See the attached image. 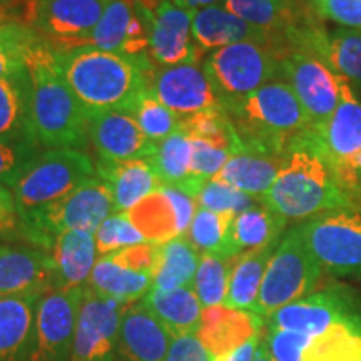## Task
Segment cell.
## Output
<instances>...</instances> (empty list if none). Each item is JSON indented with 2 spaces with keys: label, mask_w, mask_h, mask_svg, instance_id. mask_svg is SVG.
Here are the masks:
<instances>
[{
  "label": "cell",
  "mask_w": 361,
  "mask_h": 361,
  "mask_svg": "<svg viewBox=\"0 0 361 361\" xmlns=\"http://www.w3.org/2000/svg\"><path fill=\"white\" fill-rule=\"evenodd\" d=\"M259 201L284 219L308 221L329 211H360L361 192L343 179L308 129L284 152L281 171Z\"/></svg>",
  "instance_id": "obj_1"
},
{
  "label": "cell",
  "mask_w": 361,
  "mask_h": 361,
  "mask_svg": "<svg viewBox=\"0 0 361 361\" xmlns=\"http://www.w3.org/2000/svg\"><path fill=\"white\" fill-rule=\"evenodd\" d=\"M32 135L51 149H82L89 141V112L66 82L52 45L39 39L25 64Z\"/></svg>",
  "instance_id": "obj_2"
},
{
  "label": "cell",
  "mask_w": 361,
  "mask_h": 361,
  "mask_svg": "<svg viewBox=\"0 0 361 361\" xmlns=\"http://www.w3.org/2000/svg\"><path fill=\"white\" fill-rule=\"evenodd\" d=\"M66 82L90 114L104 111L128 112L149 85L154 67L147 59L79 47L57 52Z\"/></svg>",
  "instance_id": "obj_3"
},
{
  "label": "cell",
  "mask_w": 361,
  "mask_h": 361,
  "mask_svg": "<svg viewBox=\"0 0 361 361\" xmlns=\"http://www.w3.org/2000/svg\"><path fill=\"white\" fill-rule=\"evenodd\" d=\"M221 107L243 146L276 156H284L298 135L313 126L296 94L284 80L266 84L250 96Z\"/></svg>",
  "instance_id": "obj_4"
},
{
  "label": "cell",
  "mask_w": 361,
  "mask_h": 361,
  "mask_svg": "<svg viewBox=\"0 0 361 361\" xmlns=\"http://www.w3.org/2000/svg\"><path fill=\"white\" fill-rule=\"evenodd\" d=\"M324 271L306 245L300 226L288 229L266 269L252 313L268 319L286 305L314 293Z\"/></svg>",
  "instance_id": "obj_5"
},
{
  "label": "cell",
  "mask_w": 361,
  "mask_h": 361,
  "mask_svg": "<svg viewBox=\"0 0 361 361\" xmlns=\"http://www.w3.org/2000/svg\"><path fill=\"white\" fill-rule=\"evenodd\" d=\"M96 176V164L79 149H51L27 166L13 186L19 219L75 191Z\"/></svg>",
  "instance_id": "obj_6"
},
{
  "label": "cell",
  "mask_w": 361,
  "mask_h": 361,
  "mask_svg": "<svg viewBox=\"0 0 361 361\" xmlns=\"http://www.w3.org/2000/svg\"><path fill=\"white\" fill-rule=\"evenodd\" d=\"M116 213L111 189L94 176L62 200L20 219V226L27 238L49 250L57 234L66 231L94 234L104 219Z\"/></svg>",
  "instance_id": "obj_7"
},
{
  "label": "cell",
  "mask_w": 361,
  "mask_h": 361,
  "mask_svg": "<svg viewBox=\"0 0 361 361\" xmlns=\"http://www.w3.org/2000/svg\"><path fill=\"white\" fill-rule=\"evenodd\" d=\"M279 56L258 42H239L211 52L202 62L221 106L250 96L281 78Z\"/></svg>",
  "instance_id": "obj_8"
},
{
  "label": "cell",
  "mask_w": 361,
  "mask_h": 361,
  "mask_svg": "<svg viewBox=\"0 0 361 361\" xmlns=\"http://www.w3.org/2000/svg\"><path fill=\"white\" fill-rule=\"evenodd\" d=\"M263 343L274 361H361V306L313 335L264 326Z\"/></svg>",
  "instance_id": "obj_9"
},
{
  "label": "cell",
  "mask_w": 361,
  "mask_h": 361,
  "mask_svg": "<svg viewBox=\"0 0 361 361\" xmlns=\"http://www.w3.org/2000/svg\"><path fill=\"white\" fill-rule=\"evenodd\" d=\"M310 251L331 276L361 274V213L338 209L300 224Z\"/></svg>",
  "instance_id": "obj_10"
},
{
  "label": "cell",
  "mask_w": 361,
  "mask_h": 361,
  "mask_svg": "<svg viewBox=\"0 0 361 361\" xmlns=\"http://www.w3.org/2000/svg\"><path fill=\"white\" fill-rule=\"evenodd\" d=\"M84 288L52 290L40 296L32 333L20 361H71Z\"/></svg>",
  "instance_id": "obj_11"
},
{
  "label": "cell",
  "mask_w": 361,
  "mask_h": 361,
  "mask_svg": "<svg viewBox=\"0 0 361 361\" xmlns=\"http://www.w3.org/2000/svg\"><path fill=\"white\" fill-rule=\"evenodd\" d=\"M111 0H25L24 24L45 35L54 51L82 47Z\"/></svg>",
  "instance_id": "obj_12"
},
{
  "label": "cell",
  "mask_w": 361,
  "mask_h": 361,
  "mask_svg": "<svg viewBox=\"0 0 361 361\" xmlns=\"http://www.w3.org/2000/svg\"><path fill=\"white\" fill-rule=\"evenodd\" d=\"M311 130L343 179L361 192V178L355 169L361 156V99L348 80L340 78V102L335 112Z\"/></svg>",
  "instance_id": "obj_13"
},
{
  "label": "cell",
  "mask_w": 361,
  "mask_h": 361,
  "mask_svg": "<svg viewBox=\"0 0 361 361\" xmlns=\"http://www.w3.org/2000/svg\"><path fill=\"white\" fill-rule=\"evenodd\" d=\"M126 305L84 288L71 361H114Z\"/></svg>",
  "instance_id": "obj_14"
},
{
  "label": "cell",
  "mask_w": 361,
  "mask_h": 361,
  "mask_svg": "<svg viewBox=\"0 0 361 361\" xmlns=\"http://www.w3.org/2000/svg\"><path fill=\"white\" fill-rule=\"evenodd\" d=\"M151 11L147 57L156 67L200 64L202 52L192 40L194 8L179 0H146Z\"/></svg>",
  "instance_id": "obj_15"
},
{
  "label": "cell",
  "mask_w": 361,
  "mask_h": 361,
  "mask_svg": "<svg viewBox=\"0 0 361 361\" xmlns=\"http://www.w3.org/2000/svg\"><path fill=\"white\" fill-rule=\"evenodd\" d=\"M281 79L290 84L311 124H324L340 102V75L322 59L305 51H293L279 61ZM311 126V128H313Z\"/></svg>",
  "instance_id": "obj_16"
},
{
  "label": "cell",
  "mask_w": 361,
  "mask_h": 361,
  "mask_svg": "<svg viewBox=\"0 0 361 361\" xmlns=\"http://www.w3.org/2000/svg\"><path fill=\"white\" fill-rule=\"evenodd\" d=\"M151 11L146 0H111L82 47L147 59Z\"/></svg>",
  "instance_id": "obj_17"
},
{
  "label": "cell",
  "mask_w": 361,
  "mask_h": 361,
  "mask_svg": "<svg viewBox=\"0 0 361 361\" xmlns=\"http://www.w3.org/2000/svg\"><path fill=\"white\" fill-rule=\"evenodd\" d=\"M197 207L191 194L178 188H159L126 214L147 243L164 245L188 231Z\"/></svg>",
  "instance_id": "obj_18"
},
{
  "label": "cell",
  "mask_w": 361,
  "mask_h": 361,
  "mask_svg": "<svg viewBox=\"0 0 361 361\" xmlns=\"http://www.w3.org/2000/svg\"><path fill=\"white\" fill-rule=\"evenodd\" d=\"M149 87L180 119L221 107L213 85L200 64L154 67Z\"/></svg>",
  "instance_id": "obj_19"
},
{
  "label": "cell",
  "mask_w": 361,
  "mask_h": 361,
  "mask_svg": "<svg viewBox=\"0 0 361 361\" xmlns=\"http://www.w3.org/2000/svg\"><path fill=\"white\" fill-rule=\"evenodd\" d=\"M192 40L200 51L214 52L218 49L239 42H258L274 49L279 59L290 52L288 34H274L247 24L243 19L228 12L223 6L197 8L192 17Z\"/></svg>",
  "instance_id": "obj_20"
},
{
  "label": "cell",
  "mask_w": 361,
  "mask_h": 361,
  "mask_svg": "<svg viewBox=\"0 0 361 361\" xmlns=\"http://www.w3.org/2000/svg\"><path fill=\"white\" fill-rule=\"evenodd\" d=\"M360 303L348 288L326 286L306 298L286 305L266 319V328L278 331H293L300 335H313L335 323L341 316L358 308Z\"/></svg>",
  "instance_id": "obj_21"
},
{
  "label": "cell",
  "mask_w": 361,
  "mask_h": 361,
  "mask_svg": "<svg viewBox=\"0 0 361 361\" xmlns=\"http://www.w3.org/2000/svg\"><path fill=\"white\" fill-rule=\"evenodd\" d=\"M295 35V51L322 59L336 75L361 92V30L336 29L326 34L318 22H311L298 29Z\"/></svg>",
  "instance_id": "obj_22"
},
{
  "label": "cell",
  "mask_w": 361,
  "mask_h": 361,
  "mask_svg": "<svg viewBox=\"0 0 361 361\" xmlns=\"http://www.w3.org/2000/svg\"><path fill=\"white\" fill-rule=\"evenodd\" d=\"M89 141L101 159L139 161L154 156L157 144L147 137L135 119L123 111L89 116Z\"/></svg>",
  "instance_id": "obj_23"
},
{
  "label": "cell",
  "mask_w": 361,
  "mask_h": 361,
  "mask_svg": "<svg viewBox=\"0 0 361 361\" xmlns=\"http://www.w3.org/2000/svg\"><path fill=\"white\" fill-rule=\"evenodd\" d=\"M264 319L252 311L216 306L202 311L197 338L211 361H224L252 338L263 335Z\"/></svg>",
  "instance_id": "obj_24"
},
{
  "label": "cell",
  "mask_w": 361,
  "mask_h": 361,
  "mask_svg": "<svg viewBox=\"0 0 361 361\" xmlns=\"http://www.w3.org/2000/svg\"><path fill=\"white\" fill-rule=\"evenodd\" d=\"M171 343L173 335L144 301L126 306L117 341V360L166 361Z\"/></svg>",
  "instance_id": "obj_25"
},
{
  "label": "cell",
  "mask_w": 361,
  "mask_h": 361,
  "mask_svg": "<svg viewBox=\"0 0 361 361\" xmlns=\"http://www.w3.org/2000/svg\"><path fill=\"white\" fill-rule=\"evenodd\" d=\"M52 290L54 261L51 255L8 246L0 251V298L44 295Z\"/></svg>",
  "instance_id": "obj_26"
},
{
  "label": "cell",
  "mask_w": 361,
  "mask_h": 361,
  "mask_svg": "<svg viewBox=\"0 0 361 361\" xmlns=\"http://www.w3.org/2000/svg\"><path fill=\"white\" fill-rule=\"evenodd\" d=\"M54 261V290H75L87 286L97 261L92 233L66 231L57 234L51 246Z\"/></svg>",
  "instance_id": "obj_27"
},
{
  "label": "cell",
  "mask_w": 361,
  "mask_h": 361,
  "mask_svg": "<svg viewBox=\"0 0 361 361\" xmlns=\"http://www.w3.org/2000/svg\"><path fill=\"white\" fill-rule=\"evenodd\" d=\"M97 178L111 189L117 213H126L161 188L159 179L146 159L107 161L99 157Z\"/></svg>",
  "instance_id": "obj_28"
},
{
  "label": "cell",
  "mask_w": 361,
  "mask_h": 361,
  "mask_svg": "<svg viewBox=\"0 0 361 361\" xmlns=\"http://www.w3.org/2000/svg\"><path fill=\"white\" fill-rule=\"evenodd\" d=\"M284 156L269 154V152L243 149L229 157L226 166L213 179L247 194L252 200H261L283 168Z\"/></svg>",
  "instance_id": "obj_29"
},
{
  "label": "cell",
  "mask_w": 361,
  "mask_h": 361,
  "mask_svg": "<svg viewBox=\"0 0 361 361\" xmlns=\"http://www.w3.org/2000/svg\"><path fill=\"white\" fill-rule=\"evenodd\" d=\"M142 301L173 338L197 335L200 331L204 308L192 286L171 291L151 290Z\"/></svg>",
  "instance_id": "obj_30"
},
{
  "label": "cell",
  "mask_w": 361,
  "mask_h": 361,
  "mask_svg": "<svg viewBox=\"0 0 361 361\" xmlns=\"http://www.w3.org/2000/svg\"><path fill=\"white\" fill-rule=\"evenodd\" d=\"M191 139L178 130L157 144L154 156L146 161L159 179L161 188H178L180 191L191 194L192 197H197L207 180L191 176Z\"/></svg>",
  "instance_id": "obj_31"
},
{
  "label": "cell",
  "mask_w": 361,
  "mask_h": 361,
  "mask_svg": "<svg viewBox=\"0 0 361 361\" xmlns=\"http://www.w3.org/2000/svg\"><path fill=\"white\" fill-rule=\"evenodd\" d=\"M288 219L268 206L252 204L234 216L229 231V258L234 259L247 251L259 250L278 243L284 234Z\"/></svg>",
  "instance_id": "obj_32"
},
{
  "label": "cell",
  "mask_w": 361,
  "mask_h": 361,
  "mask_svg": "<svg viewBox=\"0 0 361 361\" xmlns=\"http://www.w3.org/2000/svg\"><path fill=\"white\" fill-rule=\"evenodd\" d=\"M42 295L0 298V361H20Z\"/></svg>",
  "instance_id": "obj_33"
},
{
  "label": "cell",
  "mask_w": 361,
  "mask_h": 361,
  "mask_svg": "<svg viewBox=\"0 0 361 361\" xmlns=\"http://www.w3.org/2000/svg\"><path fill=\"white\" fill-rule=\"evenodd\" d=\"M278 243L255 251L243 252L238 258H234L228 296L224 301L226 308L252 310L256 300H258L266 269H268L269 261L276 251Z\"/></svg>",
  "instance_id": "obj_34"
},
{
  "label": "cell",
  "mask_w": 361,
  "mask_h": 361,
  "mask_svg": "<svg viewBox=\"0 0 361 361\" xmlns=\"http://www.w3.org/2000/svg\"><path fill=\"white\" fill-rule=\"evenodd\" d=\"M221 6L247 24L274 34L286 35L296 27L314 22L313 7L298 11L279 6L273 0H223Z\"/></svg>",
  "instance_id": "obj_35"
},
{
  "label": "cell",
  "mask_w": 361,
  "mask_h": 361,
  "mask_svg": "<svg viewBox=\"0 0 361 361\" xmlns=\"http://www.w3.org/2000/svg\"><path fill=\"white\" fill-rule=\"evenodd\" d=\"M87 286L99 295L129 306L146 298L152 288V276L123 268L109 256H102L96 261Z\"/></svg>",
  "instance_id": "obj_36"
},
{
  "label": "cell",
  "mask_w": 361,
  "mask_h": 361,
  "mask_svg": "<svg viewBox=\"0 0 361 361\" xmlns=\"http://www.w3.org/2000/svg\"><path fill=\"white\" fill-rule=\"evenodd\" d=\"M200 259L201 252L184 236H178L161 245L151 290L171 291L176 288L192 286Z\"/></svg>",
  "instance_id": "obj_37"
},
{
  "label": "cell",
  "mask_w": 361,
  "mask_h": 361,
  "mask_svg": "<svg viewBox=\"0 0 361 361\" xmlns=\"http://www.w3.org/2000/svg\"><path fill=\"white\" fill-rule=\"evenodd\" d=\"M22 133L32 134L25 71L0 80V141H16Z\"/></svg>",
  "instance_id": "obj_38"
},
{
  "label": "cell",
  "mask_w": 361,
  "mask_h": 361,
  "mask_svg": "<svg viewBox=\"0 0 361 361\" xmlns=\"http://www.w3.org/2000/svg\"><path fill=\"white\" fill-rule=\"evenodd\" d=\"M236 214L214 213L206 207H197L196 214L183 234L201 255H216L229 258V231Z\"/></svg>",
  "instance_id": "obj_39"
},
{
  "label": "cell",
  "mask_w": 361,
  "mask_h": 361,
  "mask_svg": "<svg viewBox=\"0 0 361 361\" xmlns=\"http://www.w3.org/2000/svg\"><path fill=\"white\" fill-rule=\"evenodd\" d=\"M180 133H184L191 139H201V141L211 142L229 151L231 154L243 151L241 139L234 129V126L226 116L223 107L218 109L200 112V114L180 119Z\"/></svg>",
  "instance_id": "obj_40"
},
{
  "label": "cell",
  "mask_w": 361,
  "mask_h": 361,
  "mask_svg": "<svg viewBox=\"0 0 361 361\" xmlns=\"http://www.w3.org/2000/svg\"><path fill=\"white\" fill-rule=\"evenodd\" d=\"M128 114L134 117L142 133L156 144L162 142L180 129V117L168 109L154 96L149 85L139 94Z\"/></svg>",
  "instance_id": "obj_41"
},
{
  "label": "cell",
  "mask_w": 361,
  "mask_h": 361,
  "mask_svg": "<svg viewBox=\"0 0 361 361\" xmlns=\"http://www.w3.org/2000/svg\"><path fill=\"white\" fill-rule=\"evenodd\" d=\"M233 261L234 259L223 258V256L201 255L192 288L204 310L224 306L229 290Z\"/></svg>",
  "instance_id": "obj_42"
},
{
  "label": "cell",
  "mask_w": 361,
  "mask_h": 361,
  "mask_svg": "<svg viewBox=\"0 0 361 361\" xmlns=\"http://www.w3.org/2000/svg\"><path fill=\"white\" fill-rule=\"evenodd\" d=\"M40 37L32 27L8 20L0 25V80L25 71L27 56Z\"/></svg>",
  "instance_id": "obj_43"
},
{
  "label": "cell",
  "mask_w": 361,
  "mask_h": 361,
  "mask_svg": "<svg viewBox=\"0 0 361 361\" xmlns=\"http://www.w3.org/2000/svg\"><path fill=\"white\" fill-rule=\"evenodd\" d=\"M94 239H96L97 258L112 255L124 247L147 243L126 213H116L104 219L94 233Z\"/></svg>",
  "instance_id": "obj_44"
},
{
  "label": "cell",
  "mask_w": 361,
  "mask_h": 361,
  "mask_svg": "<svg viewBox=\"0 0 361 361\" xmlns=\"http://www.w3.org/2000/svg\"><path fill=\"white\" fill-rule=\"evenodd\" d=\"M197 206L214 211V213L239 214L255 204V200L247 194L238 191L229 184L209 179L197 194Z\"/></svg>",
  "instance_id": "obj_45"
},
{
  "label": "cell",
  "mask_w": 361,
  "mask_h": 361,
  "mask_svg": "<svg viewBox=\"0 0 361 361\" xmlns=\"http://www.w3.org/2000/svg\"><path fill=\"white\" fill-rule=\"evenodd\" d=\"M191 139V137H189ZM192 154H191V176L196 179L209 180L213 179L233 154L226 149L214 146V144L191 139Z\"/></svg>",
  "instance_id": "obj_46"
},
{
  "label": "cell",
  "mask_w": 361,
  "mask_h": 361,
  "mask_svg": "<svg viewBox=\"0 0 361 361\" xmlns=\"http://www.w3.org/2000/svg\"><path fill=\"white\" fill-rule=\"evenodd\" d=\"M161 245L156 243H141V245H134L124 250H119L112 255H107L109 258L123 268H128L135 273L149 274L154 278L157 261H159Z\"/></svg>",
  "instance_id": "obj_47"
},
{
  "label": "cell",
  "mask_w": 361,
  "mask_h": 361,
  "mask_svg": "<svg viewBox=\"0 0 361 361\" xmlns=\"http://www.w3.org/2000/svg\"><path fill=\"white\" fill-rule=\"evenodd\" d=\"M34 159L35 157L30 156L25 144L0 141V183L13 189L27 166Z\"/></svg>",
  "instance_id": "obj_48"
},
{
  "label": "cell",
  "mask_w": 361,
  "mask_h": 361,
  "mask_svg": "<svg viewBox=\"0 0 361 361\" xmlns=\"http://www.w3.org/2000/svg\"><path fill=\"white\" fill-rule=\"evenodd\" d=\"M311 6L323 19L361 30V0H311Z\"/></svg>",
  "instance_id": "obj_49"
},
{
  "label": "cell",
  "mask_w": 361,
  "mask_h": 361,
  "mask_svg": "<svg viewBox=\"0 0 361 361\" xmlns=\"http://www.w3.org/2000/svg\"><path fill=\"white\" fill-rule=\"evenodd\" d=\"M166 361H211L209 355L196 335L173 338Z\"/></svg>",
  "instance_id": "obj_50"
},
{
  "label": "cell",
  "mask_w": 361,
  "mask_h": 361,
  "mask_svg": "<svg viewBox=\"0 0 361 361\" xmlns=\"http://www.w3.org/2000/svg\"><path fill=\"white\" fill-rule=\"evenodd\" d=\"M17 209L13 192L6 184L0 183V233H7L13 229L17 223Z\"/></svg>",
  "instance_id": "obj_51"
},
{
  "label": "cell",
  "mask_w": 361,
  "mask_h": 361,
  "mask_svg": "<svg viewBox=\"0 0 361 361\" xmlns=\"http://www.w3.org/2000/svg\"><path fill=\"white\" fill-rule=\"evenodd\" d=\"M261 340H263V335L252 338L250 343H246L245 346H241L238 351H234V353L229 356V358H226L224 361H252L256 356V351L259 348Z\"/></svg>",
  "instance_id": "obj_52"
},
{
  "label": "cell",
  "mask_w": 361,
  "mask_h": 361,
  "mask_svg": "<svg viewBox=\"0 0 361 361\" xmlns=\"http://www.w3.org/2000/svg\"><path fill=\"white\" fill-rule=\"evenodd\" d=\"M273 2L288 8H298V11H305V8L313 7L311 6V0H273Z\"/></svg>",
  "instance_id": "obj_53"
},
{
  "label": "cell",
  "mask_w": 361,
  "mask_h": 361,
  "mask_svg": "<svg viewBox=\"0 0 361 361\" xmlns=\"http://www.w3.org/2000/svg\"><path fill=\"white\" fill-rule=\"evenodd\" d=\"M179 2L184 4V6L189 7V8H194V11H197V8H202V7L218 6V4L223 2V0H179Z\"/></svg>",
  "instance_id": "obj_54"
},
{
  "label": "cell",
  "mask_w": 361,
  "mask_h": 361,
  "mask_svg": "<svg viewBox=\"0 0 361 361\" xmlns=\"http://www.w3.org/2000/svg\"><path fill=\"white\" fill-rule=\"evenodd\" d=\"M252 361H274L273 358H271L269 351L266 350L263 340H261V345H259L258 351H256V356H255V360H252Z\"/></svg>",
  "instance_id": "obj_55"
},
{
  "label": "cell",
  "mask_w": 361,
  "mask_h": 361,
  "mask_svg": "<svg viewBox=\"0 0 361 361\" xmlns=\"http://www.w3.org/2000/svg\"><path fill=\"white\" fill-rule=\"evenodd\" d=\"M355 169H356V173H358V174H360V178H361V156L358 157V161H356Z\"/></svg>",
  "instance_id": "obj_56"
},
{
  "label": "cell",
  "mask_w": 361,
  "mask_h": 361,
  "mask_svg": "<svg viewBox=\"0 0 361 361\" xmlns=\"http://www.w3.org/2000/svg\"><path fill=\"white\" fill-rule=\"evenodd\" d=\"M13 0H0V7L2 6H6V4H12Z\"/></svg>",
  "instance_id": "obj_57"
},
{
  "label": "cell",
  "mask_w": 361,
  "mask_h": 361,
  "mask_svg": "<svg viewBox=\"0 0 361 361\" xmlns=\"http://www.w3.org/2000/svg\"><path fill=\"white\" fill-rule=\"evenodd\" d=\"M6 22H8V20H6V19H4L2 16H0V25H2V24H6Z\"/></svg>",
  "instance_id": "obj_58"
},
{
  "label": "cell",
  "mask_w": 361,
  "mask_h": 361,
  "mask_svg": "<svg viewBox=\"0 0 361 361\" xmlns=\"http://www.w3.org/2000/svg\"><path fill=\"white\" fill-rule=\"evenodd\" d=\"M4 247H6V246H2V245H0V251H2V250H4Z\"/></svg>",
  "instance_id": "obj_59"
}]
</instances>
